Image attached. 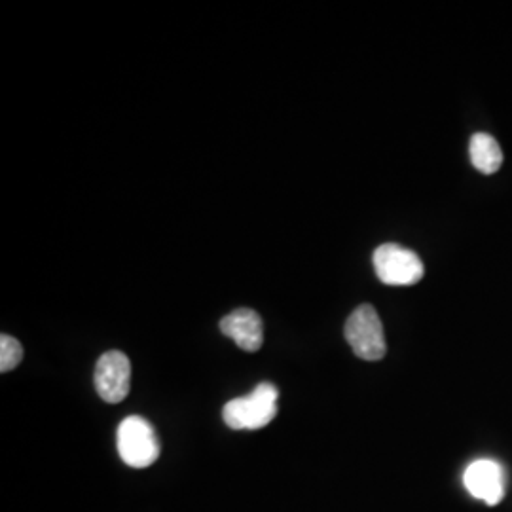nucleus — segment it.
<instances>
[{
    "instance_id": "nucleus-8",
    "label": "nucleus",
    "mask_w": 512,
    "mask_h": 512,
    "mask_svg": "<svg viewBox=\"0 0 512 512\" xmlns=\"http://www.w3.org/2000/svg\"><path fill=\"white\" fill-rule=\"evenodd\" d=\"M469 154L471 164L484 175H494L503 164L501 147L490 133H475L469 143Z\"/></svg>"
},
{
    "instance_id": "nucleus-2",
    "label": "nucleus",
    "mask_w": 512,
    "mask_h": 512,
    "mask_svg": "<svg viewBox=\"0 0 512 512\" xmlns=\"http://www.w3.org/2000/svg\"><path fill=\"white\" fill-rule=\"evenodd\" d=\"M118 454L133 469L150 467L160 458V440L150 421L141 416H129L118 427Z\"/></svg>"
},
{
    "instance_id": "nucleus-5",
    "label": "nucleus",
    "mask_w": 512,
    "mask_h": 512,
    "mask_svg": "<svg viewBox=\"0 0 512 512\" xmlns=\"http://www.w3.org/2000/svg\"><path fill=\"white\" fill-rule=\"evenodd\" d=\"M95 389L109 404L122 403L131 389V363L122 351H107L95 365Z\"/></svg>"
},
{
    "instance_id": "nucleus-6",
    "label": "nucleus",
    "mask_w": 512,
    "mask_h": 512,
    "mask_svg": "<svg viewBox=\"0 0 512 512\" xmlns=\"http://www.w3.org/2000/svg\"><path fill=\"white\" fill-rule=\"evenodd\" d=\"M463 484L467 492L484 501L486 505L495 507L505 497V471L494 459H476L465 473H463Z\"/></svg>"
},
{
    "instance_id": "nucleus-4",
    "label": "nucleus",
    "mask_w": 512,
    "mask_h": 512,
    "mask_svg": "<svg viewBox=\"0 0 512 512\" xmlns=\"http://www.w3.org/2000/svg\"><path fill=\"white\" fill-rule=\"evenodd\" d=\"M372 262L380 281L391 287L416 285L425 274L420 256L397 243L380 245L374 251Z\"/></svg>"
},
{
    "instance_id": "nucleus-3",
    "label": "nucleus",
    "mask_w": 512,
    "mask_h": 512,
    "mask_svg": "<svg viewBox=\"0 0 512 512\" xmlns=\"http://www.w3.org/2000/svg\"><path fill=\"white\" fill-rule=\"evenodd\" d=\"M346 340L353 353L363 361H380L384 359L385 344L384 325L378 311L363 304L349 315L346 323Z\"/></svg>"
},
{
    "instance_id": "nucleus-1",
    "label": "nucleus",
    "mask_w": 512,
    "mask_h": 512,
    "mask_svg": "<svg viewBox=\"0 0 512 512\" xmlns=\"http://www.w3.org/2000/svg\"><path fill=\"white\" fill-rule=\"evenodd\" d=\"M279 391L274 384H258L253 393L232 399L222 410V418L230 429L256 431L270 425L277 416Z\"/></svg>"
},
{
    "instance_id": "nucleus-7",
    "label": "nucleus",
    "mask_w": 512,
    "mask_h": 512,
    "mask_svg": "<svg viewBox=\"0 0 512 512\" xmlns=\"http://www.w3.org/2000/svg\"><path fill=\"white\" fill-rule=\"evenodd\" d=\"M220 332L232 338L245 351H258L264 342V325L255 310L241 308L220 321Z\"/></svg>"
},
{
    "instance_id": "nucleus-9",
    "label": "nucleus",
    "mask_w": 512,
    "mask_h": 512,
    "mask_svg": "<svg viewBox=\"0 0 512 512\" xmlns=\"http://www.w3.org/2000/svg\"><path fill=\"white\" fill-rule=\"evenodd\" d=\"M23 348L10 334L0 336V372H10L21 363Z\"/></svg>"
}]
</instances>
